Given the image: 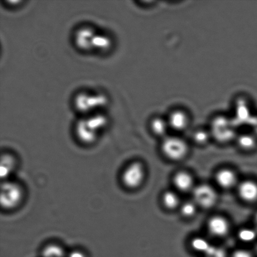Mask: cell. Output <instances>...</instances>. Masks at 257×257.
Here are the masks:
<instances>
[{
    "label": "cell",
    "instance_id": "obj_28",
    "mask_svg": "<svg viewBox=\"0 0 257 257\" xmlns=\"http://www.w3.org/2000/svg\"><path fill=\"white\" fill-rule=\"evenodd\" d=\"M255 230L257 231V213H256V215L255 216Z\"/></svg>",
    "mask_w": 257,
    "mask_h": 257
},
{
    "label": "cell",
    "instance_id": "obj_22",
    "mask_svg": "<svg viewBox=\"0 0 257 257\" xmlns=\"http://www.w3.org/2000/svg\"><path fill=\"white\" fill-rule=\"evenodd\" d=\"M257 231L254 229L243 228L239 231L238 236L241 241L246 243L252 242L255 240Z\"/></svg>",
    "mask_w": 257,
    "mask_h": 257
},
{
    "label": "cell",
    "instance_id": "obj_17",
    "mask_svg": "<svg viewBox=\"0 0 257 257\" xmlns=\"http://www.w3.org/2000/svg\"><path fill=\"white\" fill-rule=\"evenodd\" d=\"M17 166V161L11 154L5 153L1 158V168L0 175L3 180H7L9 176L14 172Z\"/></svg>",
    "mask_w": 257,
    "mask_h": 257
},
{
    "label": "cell",
    "instance_id": "obj_16",
    "mask_svg": "<svg viewBox=\"0 0 257 257\" xmlns=\"http://www.w3.org/2000/svg\"><path fill=\"white\" fill-rule=\"evenodd\" d=\"M216 181L220 187L230 189L236 185L237 177L232 170L223 169L216 173Z\"/></svg>",
    "mask_w": 257,
    "mask_h": 257
},
{
    "label": "cell",
    "instance_id": "obj_25",
    "mask_svg": "<svg viewBox=\"0 0 257 257\" xmlns=\"http://www.w3.org/2000/svg\"><path fill=\"white\" fill-rule=\"evenodd\" d=\"M232 257H253L250 251L245 250H236Z\"/></svg>",
    "mask_w": 257,
    "mask_h": 257
},
{
    "label": "cell",
    "instance_id": "obj_8",
    "mask_svg": "<svg viewBox=\"0 0 257 257\" xmlns=\"http://www.w3.org/2000/svg\"><path fill=\"white\" fill-rule=\"evenodd\" d=\"M145 177V170L143 164L134 162L123 171L121 181L125 188L134 190L142 185Z\"/></svg>",
    "mask_w": 257,
    "mask_h": 257
},
{
    "label": "cell",
    "instance_id": "obj_19",
    "mask_svg": "<svg viewBox=\"0 0 257 257\" xmlns=\"http://www.w3.org/2000/svg\"><path fill=\"white\" fill-rule=\"evenodd\" d=\"M191 138L193 142L198 145H204L211 140V136L208 127H198L193 131Z\"/></svg>",
    "mask_w": 257,
    "mask_h": 257
},
{
    "label": "cell",
    "instance_id": "obj_11",
    "mask_svg": "<svg viewBox=\"0 0 257 257\" xmlns=\"http://www.w3.org/2000/svg\"><path fill=\"white\" fill-rule=\"evenodd\" d=\"M148 128L156 137L164 139L169 135L170 128L166 115H153L148 121Z\"/></svg>",
    "mask_w": 257,
    "mask_h": 257
},
{
    "label": "cell",
    "instance_id": "obj_27",
    "mask_svg": "<svg viewBox=\"0 0 257 257\" xmlns=\"http://www.w3.org/2000/svg\"><path fill=\"white\" fill-rule=\"evenodd\" d=\"M70 257H85L84 255H82L81 253H75L73 254V255Z\"/></svg>",
    "mask_w": 257,
    "mask_h": 257
},
{
    "label": "cell",
    "instance_id": "obj_21",
    "mask_svg": "<svg viewBox=\"0 0 257 257\" xmlns=\"http://www.w3.org/2000/svg\"><path fill=\"white\" fill-rule=\"evenodd\" d=\"M163 202L166 208L174 209L179 205V198L173 191H166L163 196Z\"/></svg>",
    "mask_w": 257,
    "mask_h": 257
},
{
    "label": "cell",
    "instance_id": "obj_9",
    "mask_svg": "<svg viewBox=\"0 0 257 257\" xmlns=\"http://www.w3.org/2000/svg\"><path fill=\"white\" fill-rule=\"evenodd\" d=\"M195 203L201 207H212L217 200V194L210 185H200L196 186L193 191Z\"/></svg>",
    "mask_w": 257,
    "mask_h": 257
},
{
    "label": "cell",
    "instance_id": "obj_3",
    "mask_svg": "<svg viewBox=\"0 0 257 257\" xmlns=\"http://www.w3.org/2000/svg\"><path fill=\"white\" fill-rule=\"evenodd\" d=\"M107 103L106 95L102 93L92 91L80 92L74 100L75 109L81 117L104 112Z\"/></svg>",
    "mask_w": 257,
    "mask_h": 257
},
{
    "label": "cell",
    "instance_id": "obj_13",
    "mask_svg": "<svg viewBox=\"0 0 257 257\" xmlns=\"http://www.w3.org/2000/svg\"><path fill=\"white\" fill-rule=\"evenodd\" d=\"M238 193L243 200L253 202L257 200V183L251 180H246L239 184Z\"/></svg>",
    "mask_w": 257,
    "mask_h": 257
},
{
    "label": "cell",
    "instance_id": "obj_24",
    "mask_svg": "<svg viewBox=\"0 0 257 257\" xmlns=\"http://www.w3.org/2000/svg\"><path fill=\"white\" fill-rule=\"evenodd\" d=\"M204 255L205 257H226V251L224 249L213 245H211L210 248Z\"/></svg>",
    "mask_w": 257,
    "mask_h": 257
},
{
    "label": "cell",
    "instance_id": "obj_15",
    "mask_svg": "<svg viewBox=\"0 0 257 257\" xmlns=\"http://www.w3.org/2000/svg\"><path fill=\"white\" fill-rule=\"evenodd\" d=\"M113 45L112 39L109 35L104 33H97L93 42L92 52L99 54H106L109 52Z\"/></svg>",
    "mask_w": 257,
    "mask_h": 257
},
{
    "label": "cell",
    "instance_id": "obj_1",
    "mask_svg": "<svg viewBox=\"0 0 257 257\" xmlns=\"http://www.w3.org/2000/svg\"><path fill=\"white\" fill-rule=\"evenodd\" d=\"M108 122L109 120L104 112L82 116L75 125V135L84 145H92L107 127Z\"/></svg>",
    "mask_w": 257,
    "mask_h": 257
},
{
    "label": "cell",
    "instance_id": "obj_14",
    "mask_svg": "<svg viewBox=\"0 0 257 257\" xmlns=\"http://www.w3.org/2000/svg\"><path fill=\"white\" fill-rule=\"evenodd\" d=\"M235 141L239 147L246 151L252 150L257 145L256 136L250 130L239 131Z\"/></svg>",
    "mask_w": 257,
    "mask_h": 257
},
{
    "label": "cell",
    "instance_id": "obj_7",
    "mask_svg": "<svg viewBox=\"0 0 257 257\" xmlns=\"http://www.w3.org/2000/svg\"><path fill=\"white\" fill-rule=\"evenodd\" d=\"M166 117L170 130L176 133L185 132L192 124V115L185 107L176 106L171 108Z\"/></svg>",
    "mask_w": 257,
    "mask_h": 257
},
{
    "label": "cell",
    "instance_id": "obj_26",
    "mask_svg": "<svg viewBox=\"0 0 257 257\" xmlns=\"http://www.w3.org/2000/svg\"><path fill=\"white\" fill-rule=\"evenodd\" d=\"M249 130H250L251 132H252L254 135L256 136L257 138V113H256L255 115H254L252 120H251L250 124H249L248 127Z\"/></svg>",
    "mask_w": 257,
    "mask_h": 257
},
{
    "label": "cell",
    "instance_id": "obj_5",
    "mask_svg": "<svg viewBox=\"0 0 257 257\" xmlns=\"http://www.w3.org/2000/svg\"><path fill=\"white\" fill-rule=\"evenodd\" d=\"M24 197V189L19 183L8 180L2 183L0 201L4 210H13L19 207Z\"/></svg>",
    "mask_w": 257,
    "mask_h": 257
},
{
    "label": "cell",
    "instance_id": "obj_6",
    "mask_svg": "<svg viewBox=\"0 0 257 257\" xmlns=\"http://www.w3.org/2000/svg\"><path fill=\"white\" fill-rule=\"evenodd\" d=\"M161 150L166 157L172 160H180L185 157L188 145L185 139L178 135H170L163 139Z\"/></svg>",
    "mask_w": 257,
    "mask_h": 257
},
{
    "label": "cell",
    "instance_id": "obj_23",
    "mask_svg": "<svg viewBox=\"0 0 257 257\" xmlns=\"http://www.w3.org/2000/svg\"><path fill=\"white\" fill-rule=\"evenodd\" d=\"M181 213L186 217H190L195 215L196 211V206L195 203L186 202L181 206Z\"/></svg>",
    "mask_w": 257,
    "mask_h": 257
},
{
    "label": "cell",
    "instance_id": "obj_18",
    "mask_svg": "<svg viewBox=\"0 0 257 257\" xmlns=\"http://www.w3.org/2000/svg\"><path fill=\"white\" fill-rule=\"evenodd\" d=\"M175 186L181 191H188L192 188L193 180L190 174L181 171L175 176L173 179Z\"/></svg>",
    "mask_w": 257,
    "mask_h": 257
},
{
    "label": "cell",
    "instance_id": "obj_10",
    "mask_svg": "<svg viewBox=\"0 0 257 257\" xmlns=\"http://www.w3.org/2000/svg\"><path fill=\"white\" fill-rule=\"evenodd\" d=\"M97 33L94 28L89 25L80 27L75 33V45L81 51L92 52L93 42Z\"/></svg>",
    "mask_w": 257,
    "mask_h": 257
},
{
    "label": "cell",
    "instance_id": "obj_2",
    "mask_svg": "<svg viewBox=\"0 0 257 257\" xmlns=\"http://www.w3.org/2000/svg\"><path fill=\"white\" fill-rule=\"evenodd\" d=\"M208 120L207 127L211 138L216 142L227 143L235 140L240 128L229 113H215Z\"/></svg>",
    "mask_w": 257,
    "mask_h": 257
},
{
    "label": "cell",
    "instance_id": "obj_4",
    "mask_svg": "<svg viewBox=\"0 0 257 257\" xmlns=\"http://www.w3.org/2000/svg\"><path fill=\"white\" fill-rule=\"evenodd\" d=\"M230 110L229 114L240 128L248 127L256 114L252 100L246 93H239L234 96Z\"/></svg>",
    "mask_w": 257,
    "mask_h": 257
},
{
    "label": "cell",
    "instance_id": "obj_12",
    "mask_svg": "<svg viewBox=\"0 0 257 257\" xmlns=\"http://www.w3.org/2000/svg\"><path fill=\"white\" fill-rule=\"evenodd\" d=\"M208 229L211 235L217 237H222L227 235L230 225L225 218L220 216H215L209 220Z\"/></svg>",
    "mask_w": 257,
    "mask_h": 257
},
{
    "label": "cell",
    "instance_id": "obj_20",
    "mask_svg": "<svg viewBox=\"0 0 257 257\" xmlns=\"http://www.w3.org/2000/svg\"><path fill=\"white\" fill-rule=\"evenodd\" d=\"M191 246L194 250L205 254L206 251L210 248L211 245L206 239L196 237L191 241Z\"/></svg>",
    "mask_w": 257,
    "mask_h": 257
}]
</instances>
